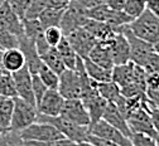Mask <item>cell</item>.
Returning <instances> with one entry per match:
<instances>
[{
  "instance_id": "6da1fadb",
  "label": "cell",
  "mask_w": 159,
  "mask_h": 146,
  "mask_svg": "<svg viewBox=\"0 0 159 146\" xmlns=\"http://www.w3.org/2000/svg\"><path fill=\"white\" fill-rule=\"evenodd\" d=\"M19 134H20L22 140L24 141V145H53L57 140L66 137L56 126L44 121H35L30 123L28 127L22 130Z\"/></svg>"
},
{
  "instance_id": "7a4b0ae2",
  "label": "cell",
  "mask_w": 159,
  "mask_h": 146,
  "mask_svg": "<svg viewBox=\"0 0 159 146\" xmlns=\"http://www.w3.org/2000/svg\"><path fill=\"white\" fill-rule=\"evenodd\" d=\"M37 121H44V122L52 123L53 126H56L63 134V136L72 140L75 145H89V141H87L89 135H90L89 126L77 125L62 116H44L39 113H38Z\"/></svg>"
},
{
  "instance_id": "3957f363",
  "label": "cell",
  "mask_w": 159,
  "mask_h": 146,
  "mask_svg": "<svg viewBox=\"0 0 159 146\" xmlns=\"http://www.w3.org/2000/svg\"><path fill=\"white\" fill-rule=\"evenodd\" d=\"M129 28L136 37L153 44L159 39V15L147 8L129 24Z\"/></svg>"
},
{
  "instance_id": "277c9868",
  "label": "cell",
  "mask_w": 159,
  "mask_h": 146,
  "mask_svg": "<svg viewBox=\"0 0 159 146\" xmlns=\"http://www.w3.org/2000/svg\"><path fill=\"white\" fill-rule=\"evenodd\" d=\"M38 117L37 106L27 102L20 97H14V108L11 113V121L9 129L16 132H20L30 123L35 122Z\"/></svg>"
},
{
  "instance_id": "5b68a950",
  "label": "cell",
  "mask_w": 159,
  "mask_h": 146,
  "mask_svg": "<svg viewBox=\"0 0 159 146\" xmlns=\"http://www.w3.org/2000/svg\"><path fill=\"white\" fill-rule=\"evenodd\" d=\"M121 33H124V35L126 37L128 42H129V47H130V60L133 63L143 67L145 60L148 59V57L150 55L152 52H154L153 49V44L149 42L136 37L129 28V24L125 25L121 30Z\"/></svg>"
},
{
  "instance_id": "8992f818",
  "label": "cell",
  "mask_w": 159,
  "mask_h": 146,
  "mask_svg": "<svg viewBox=\"0 0 159 146\" xmlns=\"http://www.w3.org/2000/svg\"><path fill=\"white\" fill-rule=\"evenodd\" d=\"M58 92L63 96L65 100L80 98L81 97V76L76 69L66 68L62 73H59L58 81Z\"/></svg>"
},
{
  "instance_id": "52a82bcc",
  "label": "cell",
  "mask_w": 159,
  "mask_h": 146,
  "mask_svg": "<svg viewBox=\"0 0 159 146\" xmlns=\"http://www.w3.org/2000/svg\"><path fill=\"white\" fill-rule=\"evenodd\" d=\"M128 123L129 127L131 130V132H143L147 134L149 136H152L159 145V135L157 132V130L154 129V125L152 122L150 115L147 111L145 107H140L135 110L134 112H131L128 116Z\"/></svg>"
},
{
  "instance_id": "ba28073f",
  "label": "cell",
  "mask_w": 159,
  "mask_h": 146,
  "mask_svg": "<svg viewBox=\"0 0 159 146\" xmlns=\"http://www.w3.org/2000/svg\"><path fill=\"white\" fill-rule=\"evenodd\" d=\"M65 37L68 39L70 44L72 46L75 52L81 58H86L90 51L97 43V39L90 32H87L84 27H77Z\"/></svg>"
},
{
  "instance_id": "9c48e42d",
  "label": "cell",
  "mask_w": 159,
  "mask_h": 146,
  "mask_svg": "<svg viewBox=\"0 0 159 146\" xmlns=\"http://www.w3.org/2000/svg\"><path fill=\"white\" fill-rule=\"evenodd\" d=\"M59 116L70 120L71 122L81 125V126H90V123H91L90 113L87 108L85 107L81 98L65 100Z\"/></svg>"
},
{
  "instance_id": "30bf717a",
  "label": "cell",
  "mask_w": 159,
  "mask_h": 146,
  "mask_svg": "<svg viewBox=\"0 0 159 146\" xmlns=\"http://www.w3.org/2000/svg\"><path fill=\"white\" fill-rule=\"evenodd\" d=\"M89 129L92 135L104 137V139L111 141L112 144H115L116 146H131L130 139L126 137L124 134H121L116 127H114L112 125H110L104 118L98 120L97 122L91 125Z\"/></svg>"
},
{
  "instance_id": "8fae6325",
  "label": "cell",
  "mask_w": 159,
  "mask_h": 146,
  "mask_svg": "<svg viewBox=\"0 0 159 146\" xmlns=\"http://www.w3.org/2000/svg\"><path fill=\"white\" fill-rule=\"evenodd\" d=\"M63 102H65V98L58 92V90L48 88L42 96L41 101L37 103L38 113L44 116H59Z\"/></svg>"
},
{
  "instance_id": "7c38bea8",
  "label": "cell",
  "mask_w": 159,
  "mask_h": 146,
  "mask_svg": "<svg viewBox=\"0 0 159 146\" xmlns=\"http://www.w3.org/2000/svg\"><path fill=\"white\" fill-rule=\"evenodd\" d=\"M11 76L15 83L16 96L35 106V98H34L33 88H32V73L28 69V67L24 66L23 68L13 72Z\"/></svg>"
},
{
  "instance_id": "4fadbf2b",
  "label": "cell",
  "mask_w": 159,
  "mask_h": 146,
  "mask_svg": "<svg viewBox=\"0 0 159 146\" xmlns=\"http://www.w3.org/2000/svg\"><path fill=\"white\" fill-rule=\"evenodd\" d=\"M109 43L114 59V66H120L130 62V47L124 33H115L109 39Z\"/></svg>"
},
{
  "instance_id": "5bb4252c",
  "label": "cell",
  "mask_w": 159,
  "mask_h": 146,
  "mask_svg": "<svg viewBox=\"0 0 159 146\" xmlns=\"http://www.w3.org/2000/svg\"><path fill=\"white\" fill-rule=\"evenodd\" d=\"M0 25H3L18 38L24 35L23 19L16 15V13L10 8L7 0L3 5H0Z\"/></svg>"
},
{
  "instance_id": "9a60e30c",
  "label": "cell",
  "mask_w": 159,
  "mask_h": 146,
  "mask_svg": "<svg viewBox=\"0 0 159 146\" xmlns=\"http://www.w3.org/2000/svg\"><path fill=\"white\" fill-rule=\"evenodd\" d=\"M18 39H19L18 47L22 49V52L25 55V66L28 67V69L30 71L32 74L38 73V69L42 64V59H41V55L37 52L34 42L25 35L19 37Z\"/></svg>"
},
{
  "instance_id": "2e32d148",
  "label": "cell",
  "mask_w": 159,
  "mask_h": 146,
  "mask_svg": "<svg viewBox=\"0 0 159 146\" xmlns=\"http://www.w3.org/2000/svg\"><path fill=\"white\" fill-rule=\"evenodd\" d=\"M87 58L91 59L93 63L101 66L104 68L112 69L114 68V59H112V54H111V49H110L109 39L97 42V43L93 46V48L90 51Z\"/></svg>"
},
{
  "instance_id": "e0dca14e",
  "label": "cell",
  "mask_w": 159,
  "mask_h": 146,
  "mask_svg": "<svg viewBox=\"0 0 159 146\" xmlns=\"http://www.w3.org/2000/svg\"><path fill=\"white\" fill-rule=\"evenodd\" d=\"M102 118L107 121L114 127H116L121 134H124L126 137H130L131 130L129 127V123L126 117L121 113V111L117 108V106L114 102H107V106L105 108V112L102 115Z\"/></svg>"
},
{
  "instance_id": "ac0fdd59",
  "label": "cell",
  "mask_w": 159,
  "mask_h": 146,
  "mask_svg": "<svg viewBox=\"0 0 159 146\" xmlns=\"http://www.w3.org/2000/svg\"><path fill=\"white\" fill-rule=\"evenodd\" d=\"M2 63L7 72H15L25 66V55L19 47L3 49L2 52Z\"/></svg>"
},
{
  "instance_id": "d6986e66",
  "label": "cell",
  "mask_w": 159,
  "mask_h": 146,
  "mask_svg": "<svg viewBox=\"0 0 159 146\" xmlns=\"http://www.w3.org/2000/svg\"><path fill=\"white\" fill-rule=\"evenodd\" d=\"M82 27L87 32H90L97 39V42L107 40L115 34L112 28L106 22H101V20H96V19H91V18L86 19V22H85V24Z\"/></svg>"
},
{
  "instance_id": "ffe728a7",
  "label": "cell",
  "mask_w": 159,
  "mask_h": 146,
  "mask_svg": "<svg viewBox=\"0 0 159 146\" xmlns=\"http://www.w3.org/2000/svg\"><path fill=\"white\" fill-rule=\"evenodd\" d=\"M134 68H135V63L133 62H128L125 64H120V66H114L112 68V81L116 82L119 86L125 87L126 85L131 83L134 81Z\"/></svg>"
},
{
  "instance_id": "44dd1931",
  "label": "cell",
  "mask_w": 159,
  "mask_h": 146,
  "mask_svg": "<svg viewBox=\"0 0 159 146\" xmlns=\"http://www.w3.org/2000/svg\"><path fill=\"white\" fill-rule=\"evenodd\" d=\"M84 66L89 77L96 82H107L112 79V69H107L93 63L87 57L84 58Z\"/></svg>"
},
{
  "instance_id": "7402d4cb",
  "label": "cell",
  "mask_w": 159,
  "mask_h": 146,
  "mask_svg": "<svg viewBox=\"0 0 159 146\" xmlns=\"http://www.w3.org/2000/svg\"><path fill=\"white\" fill-rule=\"evenodd\" d=\"M84 105H85V107L87 108V111L90 113V118H91L90 126H91V125H93L95 122H97L98 120L102 118V115H104L105 108L107 106V101L104 97H101L100 93H98L96 97L87 101L86 103H84Z\"/></svg>"
},
{
  "instance_id": "603a6c76",
  "label": "cell",
  "mask_w": 159,
  "mask_h": 146,
  "mask_svg": "<svg viewBox=\"0 0 159 146\" xmlns=\"http://www.w3.org/2000/svg\"><path fill=\"white\" fill-rule=\"evenodd\" d=\"M97 91L101 97H104L107 102L116 103L119 100L123 97L121 88L116 82L107 81V82H97Z\"/></svg>"
},
{
  "instance_id": "cb8c5ba5",
  "label": "cell",
  "mask_w": 159,
  "mask_h": 146,
  "mask_svg": "<svg viewBox=\"0 0 159 146\" xmlns=\"http://www.w3.org/2000/svg\"><path fill=\"white\" fill-rule=\"evenodd\" d=\"M41 59L44 64H47L51 69H53L56 73H62L66 69V66L63 63V59L61 53L58 52L57 47H51L46 53L41 55Z\"/></svg>"
},
{
  "instance_id": "d4e9b609",
  "label": "cell",
  "mask_w": 159,
  "mask_h": 146,
  "mask_svg": "<svg viewBox=\"0 0 159 146\" xmlns=\"http://www.w3.org/2000/svg\"><path fill=\"white\" fill-rule=\"evenodd\" d=\"M57 49L62 55V59H63V63H65L66 68L75 69L76 64H77V59H78L80 55L75 52V49L72 48V46L70 44V42H68V39L66 37H63L62 40L58 43Z\"/></svg>"
},
{
  "instance_id": "484cf974",
  "label": "cell",
  "mask_w": 159,
  "mask_h": 146,
  "mask_svg": "<svg viewBox=\"0 0 159 146\" xmlns=\"http://www.w3.org/2000/svg\"><path fill=\"white\" fill-rule=\"evenodd\" d=\"M65 10L66 9H57V8L47 7L41 14H39L38 20L41 22V24L43 25V28L52 27V25H59Z\"/></svg>"
},
{
  "instance_id": "4316f807",
  "label": "cell",
  "mask_w": 159,
  "mask_h": 146,
  "mask_svg": "<svg viewBox=\"0 0 159 146\" xmlns=\"http://www.w3.org/2000/svg\"><path fill=\"white\" fill-rule=\"evenodd\" d=\"M14 108V98L0 97V129L7 130L10 126L11 113Z\"/></svg>"
},
{
  "instance_id": "83f0119b",
  "label": "cell",
  "mask_w": 159,
  "mask_h": 146,
  "mask_svg": "<svg viewBox=\"0 0 159 146\" xmlns=\"http://www.w3.org/2000/svg\"><path fill=\"white\" fill-rule=\"evenodd\" d=\"M41 79L43 81V83L47 86V88L49 90H57L58 87V81H59V74L56 73L53 69H51L47 64H44L42 62L41 67L38 69V73H37Z\"/></svg>"
},
{
  "instance_id": "f1b7e54d",
  "label": "cell",
  "mask_w": 159,
  "mask_h": 146,
  "mask_svg": "<svg viewBox=\"0 0 159 146\" xmlns=\"http://www.w3.org/2000/svg\"><path fill=\"white\" fill-rule=\"evenodd\" d=\"M0 96L3 97H16V90L15 83L13 79V76L10 72H4L0 74Z\"/></svg>"
},
{
  "instance_id": "f546056e",
  "label": "cell",
  "mask_w": 159,
  "mask_h": 146,
  "mask_svg": "<svg viewBox=\"0 0 159 146\" xmlns=\"http://www.w3.org/2000/svg\"><path fill=\"white\" fill-rule=\"evenodd\" d=\"M23 27H24V35L28 37L29 39L34 40L39 34L44 32L43 25L41 24L38 19H23Z\"/></svg>"
},
{
  "instance_id": "4dcf8cb0",
  "label": "cell",
  "mask_w": 159,
  "mask_h": 146,
  "mask_svg": "<svg viewBox=\"0 0 159 146\" xmlns=\"http://www.w3.org/2000/svg\"><path fill=\"white\" fill-rule=\"evenodd\" d=\"M147 9V2L145 0H125L124 11L131 16L133 19L138 18L144 10Z\"/></svg>"
},
{
  "instance_id": "1f68e13d",
  "label": "cell",
  "mask_w": 159,
  "mask_h": 146,
  "mask_svg": "<svg viewBox=\"0 0 159 146\" xmlns=\"http://www.w3.org/2000/svg\"><path fill=\"white\" fill-rule=\"evenodd\" d=\"M63 37L65 34L59 25H52V27L44 28V38L51 47H57Z\"/></svg>"
},
{
  "instance_id": "d6a6232c",
  "label": "cell",
  "mask_w": 159,
  "mask_h": 146,
  "mask_svg": "<svg viewBox=\"0 0 159 146\" xmlns=\"http://www.w3.org/2000/svg\"><path fill=\"white\" fill-rule=\"evenodd\" d=\"M19 46V39L16 35L10 33L8 29H5L3 25H0V47L3 49L14 48Z\"/></svg>"
},
{
  "instance_id": "836d02e7",
  "label": "cell",
  "mask_w": 159,
  "mask_h": 146,
  "mask_svg": "<svg viewBox=\"0 0 159 146\" xmlns=\"http://www.w3.org/2000/svg\"><path fill=\"white\" fill-rule=\"evenodd\" d=\"M47 7H48V0H30L24 18H27V19H38L39 14H41Z\"/></svg>"
},
{
  "instance_id": "e575fe53",
  "label": "cell",
  "mask_w": 159,
  "mask_h": 146,
  "mask_svg": "<svg viewBox=\"0 0 159 146\" xmlns=\"http://www.w3.org/2000/svg\"><path fill=\"white\" fill-rule=\"evenodd\" d=\"M131 146H157L158 142L149 135L143 132H131L130 135Z\"/></svg>"
},
{
  "instance_id": "d590c367",
  "label": "cell",
  "mask_w": 159,
  "mask_h": 146,
  "mask_svg": "<svg viewBox=\"0 0 159 146\" xmlns=\"http://www.w3.org/2000/svg\"><path fill=\"white\" fill-rule=\"evenodd\" d=\"M32 88H33V95H34V98H35V106H37V103L41 101L44 92L48 90L47 86L43 83V81L41 79V77H39L37 73L32 74Z\"/></svg>"
},
{
  "instance_id": "8d00e7d4",
  "label": "cell",
  "mask_w": 159,
  "mask_h": 146,
  "mask_svg": "<svg viewBox=\"0 0 159 146\" xmlns=\"http://www.w3.org/2000/svg\"><path fill=\"white\" fill-rule=\"evenodd\" d=\"M7 2L9 3L10 8L16 13V15L19 18H22L24 19L25 16V11L29 7V3H30V0H7Z\"/></svg>"
},
{
  "instance_id": "74e56055",
  "label": "cell",
  "mask_w": 159,
  "mask_h": 146,
  "mask_svg": "<svg viewBox=\"0 0 159 146\" xmlns=\"http://www.w3.org/2000/svg\"><path fill=\"white\" fill-rule=\"evenodd\" d=\"M145 72H159V54L152 52L143 66Z\"/></svg>"
},
{
  "instance_id": "f35d334b",
  "label": "cell",
  "mask_w": 159,
  "mask_h": 146,
  "mask_svg": "<svg viewBox=\"0 0 159 146\" xmlns=\"http://www.w3.org/2000/svg\"><path fill=\"white\" fill-rule=\"evenodd\" d=\"M145 86L147 90H152V91L159 90V72H147Z\"/></svg>"
},
{
  "instance_id": "ab89813d",
  "label": "cell",
  "mask_w": 159,
  "mask_h": 146,
  "mask_svg": "<svg viewBox=\"0 0 159 146\" xmlns=\"http://www.w3.org/2000/svg\"><path fill=\"white\" fill-rule=\"evenodd\" d=\"M147 111L149 112L150 115V118H152V122L154 125V129L157 130L158 135H159V107L157 106H150L148 105V102H147Z\"/></svg>"
},
{
  "instance_id": "60d3db41",
  "label": "cell",
  "mask_w": 159,
  "mask_h": 146,
  "mask_svg": "<svg viewBox=\"0 0 159 146\" xmlns=\"http://www.w3.org/2000/svg\"><path fill=\"white\" fill-rule=\"evenodd\" d=\"M89 145H93V146H116L115 144H112L111 141L104 139V137H100V136H96V135H92L90 132L89 135Z\"/></svg>"
},
{
  "instance_id": "b9f144b4",
  "label": "cell",
  "mask_w": 159,
  "mask_h": 146,
  "mask_svg": "<svg viewBox=\"0 0 159 146\" xmlns=\"http://www.w3.org/2000/svg\"><path fill=\"white\" fill-rule=\"evenodd\" d=\"M72 0H48V7L57 9H67Z\"/></svg>"
},
{
  "instance_id": "7bdbcfd3",
  "label": "cell",
  "mask_w": 159,
  "mask_h": 146,
  "mask_svg": "<svg viewBox=\"0 0 159 146\" xmlns=\"http://www.w3.org/2000/svg\"><path fill=\"white\" fill-rule=\"evenodd\" d=\"M105 4L112 10H123L125 5V0H106Z\"/></svg>"
},
{
  "instance_id": "ee69618b",
  "label": "cell",
  "mask_w": 159,
  "mask_h": 146,
  "mask_svg": "<svg viewBox=\"0 0 159 146\" xmlns=\"http://www.w3.org/2000/svg\"><path fill=\"white\" fill-rule=\"evenodd\" d=\"M153 49H154V52L155 53H158L159 54V39H157L154 43H153Z\"/></svg>"
},
{
  "instance_id": "f6af8a7d",
  "label": "cell",
  "mask_w": 159,
  "mask_h": 146,
  "mask_svg": "<svg viewBox=\"0 0 159 146\" xmlns=\"http://www.w3.org/2000/svg\"><path fill=\"white\" fill-rule=\"evenodd\" d=\"M2 52H3V51H0V74L5 72V69H4V67H3V63H2Z\"/></svg>"
},
{
  "instance_id": "bcb514c9",
  "label": "cell",
  "mask_w": 159,
  "mask_h": 146,
  "mask_svg": "<svg viewBox=\"0 0 159 146\" xmlns=\"http://www.w3.org/2000/svg\"><path fill=\"white\" fill-rule=\"evenodd\" d=\"M4 2H5V0H0V5H3V4H4Z\"/></svg>"
},
{
  "instance_id": "7dc6e473",
  "label": "cell",
  "mask_w": 159,
  "mask_h": 146,
  "mask_svg": "<svg viewBox=\"0 0 159 146\" xmlns=\"http://www.w3.org/2000/svg\"><path fill=\"white\" fill-rule=\"evenodd\" d=\"M0 51H3V48H2V47H0Z\"/></svg>"
},
{
  "instance_id": "c3c4849f",
  "label": "cell",
  "mask_w": 159,
  "mask_h": 146,
  "mask_svg": "<svg viewBox=\"0 0 159 146\" xmlns=\"http://www.w3.org/2000/svg\"><path fill=\"white\" fill-rule=\"evenodd\" d=\"M0 97H2V96H0Z\"/></svg>"
}]
</instances>
